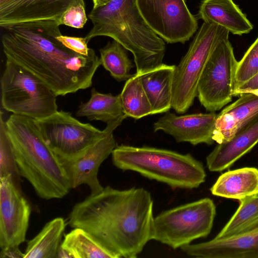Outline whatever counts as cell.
Segmentation results:
<instances>
[{
    "label": "cell",
    "instance_id": "cell-25",
    "mask_svg": "<svg viewBox=\"0 0 258 258\" xmlns=\"http://www.w3.org/2000/svg\"><path fill=\"white\" fill-rule=\"evenodd\" d=\"M124 113L136 119L152 115V107L136 73L126 80L120 93Z\"/></svg>",
    "mask_w": 258,
    "mask_h": 258
},
{
    "label": "cell",
    "instance_id": "cell-7",
    "mask_svg": "<svg viewBox=\"0 0 258 258\" xmlns=\"http://www.w3.org/2000/svg\"><path fill=\"white\" fill-rule=\"evenodd\" d=\"M229 31L221 26L204 22L189 48L176 66L172 84L171 108L186 112L198 95L201 76L212 52L222 41L228 39Z\"/></svg>",
    "mask_w": 258,
    "mask_h": 258
},
{
    "label": "cell",
    "instance_id": "cell-14",
    "mask_svg": "<svg viewBox=\"0 0 258 258\" xmlns=\"http://www.w3.org/2000/svg\"><path fill=\"white\" fill-rule=\"evenodd\" d=\"M186 255L201 258H258V221L233 236L180 248Z\"/></svg>",
    "mask_w": 258,
    "mask_h": 258
},
{
    "label": "cell",
    "instance_id": "cell-17",
    "mask_svg": "<svg viewBox=\"0 0 258 258\" xmlns=\"http://www.w3.org/2000/svg\"><path fill=\"white\" fill-rule=\"evenodd\" d=\"M257 117L258 92L241 94L237 100L217 114L214 141L218 144L227 142Z\"/></svg>",
    "mask_w": 258,
    "mask_h": 258
},
{
    "label": "cell",
    "instance_id": "cell-4",
    "mask_svg": "<svg viewBox=\"0 0 258 258\" xmlns=\"http://www.w3.org/2000/svg\"><path fill=\"white\" fill-rule=\"evenodd\" d=\"M88 17L93 27L87 42L97 36L112 38L132 53L138 75L163 63L164 41L146 22L136 0H112L93 9Z\"/></svg>",
    "mask_w": 258,
    "mask_h": 258
},
{
    "label": "cell",
    "instance_id": "cell-1",
    "mask_svg": "<svg viewBox=\"0 0 258 258\" xmlns=\"http://www.w3.org/2000/svg\"><path fill=\"white\" fill-rule=\"evenodd\" d=\"M59 22L40 20L1 27L6 59L26 69L57 96L89 88L101 65L93 50L88 55L66 47L57 37Z\"/></svg>",
    "mask_w": 258,
    "mask_h": 258
},
{
    "label": "cell",
    "instance_id": "cell-5",
    "mask_svg": "<svg viewBox=\"0 0 258 258\" xmlns=\"http://www.w3.org/2000/svg\"><path fill=\"white\" fill-rule=\"evenodd\" d=\"M111 155L112 162L118 169L137 172L172 188H196L206 179L202 163L190 154L121 145L116 146Z\"/></svg>",
    "mask_w": 258,
    "mask_h": 258
},
{
    "label": "cell",
    "instance_id": "cell-35",
    "mask_svg": "<svg viewBox=\"0 0 258 258\" xmlns=\"http://www.w3.org/2000/svg\"><path fill=\"white\" fill-rule=\"evenodd\" d=\"M12 0H0V6H2Z\"/></svg>",
    "mask_w": 258,
    "mask_h": 258
},
{
    "label": "cell",
    "instance_id": "cell-24",
    "mask_svg": "<svg viewBox=\"0 0 258 258\" xmlns=\"http://www.w3.org/2000/svg\"><path fill=\"white\" fill-rule=\"evenodd\" d=\"M60 246L73 258H112L91 234L79 227L65 234Z\"/></svg>",
    "mask_w": 258,
    "mask_h": 258
},
{
    "label": "cell",
    "instance_id": "cell-30",
    "mask_svg": "<svg viewBox=\"0 0 258 258\" xmlns=\"http://www.w3.org/2000/svg\"><path fill=\"white\" fill-rule=\"evenodd\" d=\"M87 21L84 0H73L59 21V24L77 29L83 28Z\"/></svg>",
    "mask_w": 258,
    "mask_h": 258
},
{
    "label": "cell",
    "instance_id": "cell-31",
    "mask_svg": "<svg viewBox=\"0 0 258 258\" xmlns=\"http://www.w3.org/2000/svg\"><path fill=\"white\" fill-rule=\"evenodd\" d=\"M57 38L69 49L83 55H88L94 50L88 47L85 38L61 35Z\"/></svg>",
    "mask_w": 258,
    "mask_h": 258
},
{
    "label": "cell",
    "instance_id": "cell-6",
    "mask_svg": "<svg viewBox=\"0 0 258 258\" xmlns=\"http://www.w3.org/2000/svg\"><path fill=\"white\" fill-rule=\"evenodd\" d=\"M1 90L2 107L12 114L38 120L58 111L57 96L53 91L29 71L8 59Z\"/></svg>",
    "mask_w": 258,
    "mask_h": 258
},
{
    "label": "cell",
    "instance_id": "cell-29",
    "mask_svg": "<svg viewBox=\"0 0 258 258\" xmlns=\"http://www.w3.org/2000/svg\"><path fill=\"white\" fill-rule=\"evenodd\" d=\"M258 73V37L238 61L235 73L234 90L250 80Z\"/></svg>",
    "mask_w": 258,
    "mask_h": 258
},
{
    "label": "cell",
    "instance_id": "cell-15",
    "mask_svg": "<svg viewBox=\"0 0 258 258\" xmlns=\"http://www.w3.org/2000/svg\"><path fill=\"white\" fill-rule=\"evenodd\" d=\"M217 116L215 112L178 116L168 111L154 123L153 129L163 131L177 142L211 145Z\"/></svg>",
    "mask_w": 258,
    "mask_h": 258
},
{
    "label": "cell",
    "instance_id": "cell-12",
    "mask_svg": "<svg viewBox=\"0 0 258 258\" xmlns=\"http://www.w3.org/2000/svg\"><path fill=\"white\" fill-rule=\"evenodd\" d=\"M31 213L20 184L12 177L0 178V248L18 247L25 241Z\"/></svg>",
    "mask_w": 258,
    "mask_h": 258
},
{
    "label": "cell",
    "instance_id": "cell-20",
    "mask_svg": "<svg viewBox=\"0 0 258 258\" xmlns=\"http://www.w3.org/2000/svg\"><path fill=\"white\" fill-rule=\"evenodd\" d=\"M176 66L161 65L138 75L150 103L152 115L171 108L172 84Z\"/></svg>",
    "mask_w": 258,
    "mask_h": 258
},
{
    "label": "cell",
    "instance_id": "cell-3",
    "mask_svg": "<svg viewBox=\"0 0 258 258\" xmlns=\"http://www.w3.org/2000/svg\"><path fill=\"white\" fill-rule=\"evenodd\" d=\"M6 123L20 176L27 180L42 199L67 195L71 187L65 170L44 141L36 120L12 114Z\"/></svg>",
    "mask_w": 258,
    "mask_h": 258
},
{
    "label": "cell",
    "instance_id": "cell-22",
    "mask_svg": "<svg viewBox=\"0 0 258 258\" xmlns=\"http://www.w3.org/2000/svg\"><path fill=\"white\" fill-rule=\"evenodd\" d=\"M76 115L86 117L91 121H102L107 124L127 117L123 111L120 94L114 96L101 93L94 88L90 99L79 105Z\"/></svg>",
    "mask_w": 258,
    "mask_h": 258
},
{
    "label": "cell",
    "instance_id": "cell-8",
    "mask_svg": "<svg viewBox=\"0 0 258 258\" xmlns=\"http://www.w3.org/2000/svg\"><path fill=\"white\" fill-rule=\"evenodd\" d=\"M216 213L213 201L208 198L163 211L154 219L152 240L180 248L210 234Z\"/></svg>",
    "mask_w": 258,
    "mask_h": 258
},
{
    "label": "cell",
    "instance_id": "cell-32",
    "mask_svg": "<svg viewBox=\"0 0 258 258\" xmlns=\"http://www.w3.org/2000/svg\"><path fill=\"white\" fill-rule=\"evenodd\" d=\"M258 92V73L250 80L240 86L234 92L233 96L247 92Z\"/></svg>",
    "mask_w": 258,
    "mask_h": 258
},
{
    "label": "cell",
    "instance_id": "cell-2",
    "mask_svg": "<svg viewBox=\"0 0 258 258\" xmlns=\"http://www.w3.org/2000/svg\"><path fill=\"white\" fill-rule=\"evenodd\" d=\"M154 219L148 190L107 186L77 203L68 224L89 232L112 258H135L152 240Z\"/></svg>",
    "mask_w": 258,
    "mask_h": 258
},
{
    "label": "cell",
    "instance_id": "cell-26",
    "mask_svg": "<svg viewBox=\"0 0 258 258\" xmlns=\"http://www.w3.org/2000/svg\"><path fill=\"white\" fill-rule=\"evenodd\" d=\"M126 50L114 40L99 49L101 64L118 82L126 81L132 76L130 71L134 66Z\"/></svg>",
    "mask_w": 258,
    "mask_h": 258
},
{
    "label": "cell",
    "instance_id": "cell-18",
    "mask_svg": "<svg viewBox=\"0 0 258 258\" xmlns=\"http://www.w3.org/2000/svg\"><path fill=\"white\" fill-rule=\"evenodd\" d=\"M258 143V117L227 142L218 144L206 158L208 169L221 172L231 167Z\"/></svg>",
    "mask_w": 258,
    "mask_h": 258
},
{
    "label": "cell",
    "instance_id": "cell-27",
    "mask_svg": "<svg viewBox=\"0 0 258 258\" xmlns=\"http://www.w3.org/2000/svg\"><path fill=\"white\" fill-rule=\"evenodd\" d=\"M239 201L237 210L215 237L233 236L258 221V195Z\"/></svg>",
    "mask_w": 258,
    "mask_h": 258
},
{
    "label": "cell",
    "instance_id": "cell-34",
    "mask_svg": "<svg viewBox=\"0 0 258 258\" xmlns=\"http://www.w3.org/2000/svg\"><path fill=\"white\" fill-rule=\"evenodd\" d=\"M93 4V9L104 6L112 0H92Z\"/></svg>",
    "mask_w": 258,
    "mask_h": 258
},
{
    "label": "cell",
    "instance_id": "cell-13",
    "mask_svg": "<svg viewBox=\"0 0 258 258\" xmlns=\"http://www.w3.org/2000/svg\"><path fill=\"white\" fill-rule=\"evenodd\" d=\"M116 146L113 132H110L78 158L70 160H59L71 189L86 184L89 187L91 194L100 192L104 187L98 177L99 167Z\"/></svg>",
    "mask_w": 258,
    "mask_h": 258
},
{
    "label": "cell",
    "instance_id": "cell-28",
    "mask_svg": "<svg viewBox=\"0 0 258 258\" xmlns=\"http://www.w3.org/2000/svg\"><path fill=\"white\" fill-rule=\"evenodd\" d=\"M3 112L0 113V178L12 177L19 183L18 172Z\"/></svg>",
    "mask_w": 258,
    "mask_h": 258
},
{
    "label": "cell",
    "instance_id": "cell-19",
    "mask_svg": "<svg viewBox=\"0 0 258 258\" xmlns=\"http://www.w3.org/2000/svg\"><path fill=\"white\" fill-rule=\"evenodd\" d=\"M198 15L204 22L221 26L235 35L248 33L253 28L232 0H203Z\"/></svg>",
    "mask_w": 258,
    "mask_h": 258
},
{
    "label": "cell",
    "instance_id": "cell-33",
    "mask_svg": "<svg viewBox=\"0 0 258 258\" xmlns=\"http://www.w3.org/2000/svg\"><path fill=\"white\" fill-rule=\"evenodd\" d=\"M0 256L1 258H24V253H22L18 247L10 248L4 250H1Z\"/></svg>",
    "mask_w": 258,
    "mask_h": 258
},
{
    "label": "cell",
    "instance_id": "cell-9",
    "mask_svg": "<svg viewBox=\"0 0 258 258\" xmlns=\"http://www.w3.org/2000/svg\"><path fill=\"white\" fill-rule=\"evenodd\" d=\"M123 120L107 124L101 131L80 121L69 112L60 110L36 122L44 141L58 159L70 160L82 155Z\"/></svg>",
    "mask_w": 258,
    "mask_h": 258
},
{
    "label": "cell",
    "instance_id": "cell-10",
    "mask_svg": "<svg viewBox=\"0 0 258 258\" xmlns=\"http://www.w3.org/2000/svg\"><path fill=\"white\" fill-rule=\"evenodd\" d=\"M238 61L228 39L211 55L200 78L197 97L206 110L215 112L232 101Z\"/></svg>",
    "mask_w": 258,
    "mask_h": 258
},
{
    "label": "cell",
    "instance_id": "cell-21",
    "mask_svg": "<svg viewBox=\"0 0 258 258\" xmlns=\"http://www.w3.org/2000/svg\"><path fill=\"white\" fill-rule=\"evenodd\" d=\"M212 194L241 200L258 195V169L243 167L228 170L218 178L210 188Z\"/></svg>",
    "mask_w": 258,
    "mask_h": 258
},
{
    "label": "cell",
    "instance_id": "cell-11",
    "mask_svg": "<svg viewBox=\"0 0 258 258\" xmlns=\"http://www.w3.org/2000/svg\"><path fill=\"white\" fill-rule=\"evenodd\" d=\"M149 27L169 43H184L198 28L196 18L185 0H136Z\"/></svg>",
    "mask_w": 258,
    "mask_h": 258
},
{
    "label": "cell",
    "instance_id": "cell-16",
    "mask_svg": "<svg viewBox=\"0 0 258 258\" xmlns=\"http://www.w3.org/2000/svg\"><path fill=\"white\" fill-rule=\"evenodd\" d=\"M72 1L12 0L0 6V27L40 20H54L59 22Z\"/></svg>",
    "mask_w": 258,
    "mask_h": 258
},
{
    "label": "cell",
    "instance_id": "cell-23",
    "mask_svg": "<svg viewBox=\"0 0 258 258\" xmlns=\"http://www.w3.org/2000/svg\"><path fill=\"white\" fill-rule=\"evenodd\" d=\"M66 224L61 217L46 223L40 231L27 242L24 258L56 257Z\"/></svg>",
    "mask_w": 258,
    "mask_h": 258
}]
</instances>
